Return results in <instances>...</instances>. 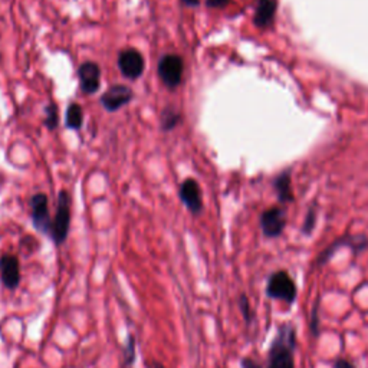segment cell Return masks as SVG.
I'll return each mask as SVG.
<instances>
[{
    "label": "cell",
    "instance_id": "6da1fadb",
    "mask_svg": "<svg viewBox=\"0 0 368 368\" xmlns=\"http://www.w3.org/2000/svg\"><path fill=\"white\" fill-rule=\"evenodd\" d=\"M297 349V332L289 322L278 327V334L272 341L267 368H295L293 352Z\"/></svg>",
    "mask_w": 368,
    "mask_h": 368
},
{
    "label": "cell",
    "instance_id": "3957f363",
    "mask_svg": "<svg viewBox=\"0 0 368 368\" xmlns=\"http://www.w3.org/2000/svg\"><path fill=\"white\" fill-rule=\"evenodd\" d=\"M71 225V199L66 191H61L60 199H58V209L52 219V226L49 236L53 239L55 245H62L69 232Z\"/></svg>",
    "mask_w": 368,
    "mask_h": 368
},
{
    "label": "cell",
    "instance_id": "5bb4252c",
    "mask_svg": "<svg viewBox=\"0 0 368 368\" xmlns=\"http://www.w3.org/2000/svg\"><path fill=\"white\" fill-rule=\"evenodd\" d=\"M275 188L279 200L282 203L286 201H292L293 196H292V187H291V179L288 173H282L275 182Z\"/></svg>",
    "mask_w": 368,
    "mask_h": 368
},
{
    "label": "cell",
    "instance_id": "cb8c5ba5",
    "mask_svg": "<svg viewBox=\"0 0 368 368\" xmlns=\"http://www.w3.org/2000/svg\"><path fill=\"white\" fill-rule=\"evenodd\" d=\"M206 3L210 8H223L229 3V0H206Z\"/></svg>",
    "mask_w": 368,
    "mask_h": 368
},
{
    "label": "cell",
    "instance_id": "277c9868",
    "mask_svg": "<svg viewBox=\"0 0 368 368\" xmlns=\"http://www.w3.org/2000/svg\"><path fill=\"white\" fill-rule=\"evenodd\" d=\"M158 75L170 90L179 86L183 77V61L177 55H166L158 64Z\"/></svg>",
    "mask_w": 368,
    "mask_h": 368
},
{
    "label": "cell",
    "instance_id": "8992f818",
    "mask_svg": "<svg viewBox=\"0 0 368 368\" xmlns=\"http://www.w3.org/2000/svg\"><path fill=\"white\" fill-rule=\"evenodd\" d=\"M286 226L285 212L279 208L265 210L260 216V228L267 238H278Z\"/></svg>",
    "mask_w": 368,
    "mask_h": 368
},
{
    "label": "cell",
    "instance_id": "8fae6325",
    "mask_svg": "<svg viewBox=\"0 0 368 368\" xmlns=\"http://www.w3.org/2000/svg\"><path fill=\"white\" fill-rule=\"evenodd\" d=\"M343 246H349L354 249V252H361V250H364L367 246H368V241L364 238V236H347V238H343L340 241L334 242L328 249L323 250V252H321L318 260H317V265H323L327 263L332 255L336 252L338 249L343 247Z\"/></svg>",
    "mask_w": 368,
    "mask_h": 368
},
{
    "label": "cell",
    "instance_id": "ac0fdd59",
    "mask_svg": "<svg viewBox=\"0 0 368 368\" xmlns=\"http://www.w3.org/2000/svg\"><path fill=\"white\" fill-rule=\"evenodd\" d=\"M45 124H47V127L49 130H53L58 125V108H56L55 104H51L47 108V120H45Z\"/></svg>",
    "mask_w": 368,
    "mask_h": 368
},
{
    "label": "cell",
    "instance_id": "ffe728a7",
    "mask_svg": "<svg viewBox=\"0 0 368 368\" xmlns=\"http://www.w3.org/2000/svg\"><path fill=\"white\" fill-rule=\"evenodd\" d=\"M315 220H317V214L314 210H309L308 214H306V219H305V223H304V233L305 234H311L314 228H315Z\"/></svg>",
    "mask_w": 368,
    "mask_h": 368
},
{
    "label": "cell",
    "instance_id": "ba28073f",
    "mask_svg": "<svg viewBox=\"0 0 368 368\" xmlns=\"http://www.w3.org/2000/svg\"><path fill=\"white\" fill-rule=\"evenodd\" d=\"M0 278L3 285L13 291L21 284V265L19 259L13 255H2L0 258Z\"/></svg>",
    "mask_w": 368,
    "mask_h": 368
},
{
    "label": "cell",
    "instance_id": "d4e9b609",
    "mask_svg": "<svg viewBox=\"0 0 368 368\" xmlns=\"http://www.w3.org/2000/svg\"><path fill=\"white\" fill-rule=\"evenodd\" d=\"M183 2L187 5V6H197L200 3V0H183Z\"/></svg>",
    "mask_w": 368,
    "mask_h": 368
},
{
    "label": "cell",
    "instance_id": "2e32d148",
    "mask_svg": "<svg viewBox=\"0 0 368 368\" xmlns=\"http://www.w3.org/2000/svg\"><path fill=\"white\" fill-rule=\"evenodd\" d=\"M123 358H124V367L132 365L136 360V338L134 335H128V340L125 345L123 347Z\"/></svg>",
    "mask_w": 368,
    "mask_h": 368
},
{
    "label": "cell",
    "instance_id": "7402d4cb",
    "mask_svg": "<svg viewBox=\"0 0 368 368\" xmlns=\"http://www.w3.org/2000/svg\"><path fill=\"white\" fill-rule=\"evenodd\" d=\"M334 368H356V367L351 361H348L345 358H336L334 361Z\"/></svg>",
    "mask_w": 368,
    "mask_h": 368
},
{
    "label": "cell",
    "instance_id": "44dd1931",
    "mask_svg": "<svg viewBox=\"0 0 368 368\" xmlns=\"http://www.w3.org/2000/svg\"><path fill=\"white\" fill-rule=\"evenodd\" d=\"M318 306H319V301L315 302L314 305V309H312V317H311V331L314 334V336H318L319 335V317H318Z\"/></svg>",
    "mask_w": 368,
    "mask_h": 368
},
{
    "label": "cell",
    "instance_id": "7a4b0ae2",
    "mask_svg": "<svg viewBox=\"0 0 368 368\" xmlns=\"http://www.w3.org/2000/svg\"><path fill=\"white\" fill-rule=\"evenodd\" d=\"M267 295L272 299L293 304L298 297V289L291 275L285 271L273 272L267 284Z\"/></svg>",
    "mask_w": 368,
    "mask_h": 368
},
{
    "label": "cell",
    "instance_id": "5b68a950",
    "mask_svg": "<svg viewBox=\"0 0 368 368\" xmlns=\"http://www.w3.org/2000/svg\"><path fill=\"white\" fill-rule=\"evenodd\" d=\"M29 206H31V217H32V223L34 226L42 232V233H51V226H52V219L49 214L48 209V197L45 195H35L31 201H29Z\"/></svg>",
    "mask_w": 368,
    "mask_h": 368
},
{
    "label": "cell",
    "instance_id": "d6986e66",
    "mask_svg": "<svg viewBox=\"0 0 368 368\" xmlns=\"http://www.w3.org/2000/svg\"><path fill=\"white\" fill-rule=\"evenodd\" d=\"M179 119H180L179 114L171 112V111H166L164 112V116H163V127H164V130L174 128L175 125H177Z\"/></svg>",
    "mask_w": 368,
    "mask_h": 368
},
{
    "label": "cell",
    "instance_id": "30bf717a",
    "mask_svg": "<svg viewBox=\"0 0 368 368\" xmlns=\"http://www.w3.org/2000/svg\"><path fill=\"white\" fill-rule=\"evenodd\" d=\"M180 199L186 204V208L193 214H199L203 210L200 187L193 179H188L182 184Z\"/></svg>",
    "mask_w": 368,
    "mask_h": 368
},
{
    "label": "cell",
    "instance_id": "52a82bcc",
    "mask_svg": "<svg viewBox=\"0 0 368 368\" xmlns=\"http://www.w3.org/2000/svg\"><path fill=\"white\" fill-rule=\"evenodd\" d=\"M119 66L125 78L137 79L144 71V60L141 53L136 49H125L120 53Z\"/></svg>",
    "mask_w": 368,
    "mask_h": 368
},
{
    "label": "cell",
    "instance_id": "9c48e42d",
    "mask_svg": "<svg viewBox=\"0 0 368 368\" xmlns=\"http://www.w3.org/2000/svg\"><path fill=\"white\" fill-rule=\"evenodd\" d=\"M132 99V91L125 85H112L110 90L101 97V104L107 111H119Z\"/></svg>",
    "mask_w": 368,
    "mask_h": 368
},
{
    "label": "cell",
    "instance_id": "e0dca14e",
    "mask_svg": "<svg viewBox=\"0 0 368 368\" xmlns=\"http://www.w3.org/2000/svg\"><path fill=\"white\" fill-rule=\"evenodd\" d=\"M239 308H241V312H242L246 323L252 322L254 315H252V311H250V304H249V299H247V297L245 295V293H243V295H241V298H239Z\"/></svg>",
    "mask_w": 368,
    "mask_h": 368
},
{
    "label": "cell",
    "instance_id": "4fadbf2b",
    "mask_svg": "<svg viewBox=\"0 0 368 368\" xmlns=\"http://www.w3.org/2000/svg\"><path fill=\"white\" fill-rule=\"evenodd\" d=\"M276 2L275 0H259L255 10V25L258 27H268L275 18Z\"/></svg>",
    "mask_w": 368,
    "mask_h": 368
},
{
    "label": "cell",
    "instance_id": "603a6c76",
    "mask_svg": "<svg viewBox=\"0 0 368 368\" xmlns=\"http://www.w3.org/2000/svg\"><path fill=\"white\" fill-rule=\"evenodd\" d=\"M241 365H242V368H263L258 361H255L252 358H243Z\"/></svg>",
    "mask_w": 368,
    "mask_h": 368
},
{
    "label": "cell",
    "instance_id": "484cf974",
    "mask_svg": "<svg viewBox=\"0 0 368 368\" xmlns=\"http://www.w3.org/2000/svg\"><path fill=\"white\" fill-rule=\"evenodd\" d=\"M151 368H164V365H163V364H160V363H153Z\"/></svg>",
    "mask_w": 368,
    "mask_h": 368
},
{
    "label": "cell",
    "instance_id": "9a60e30c",
    "mask_svg": "<svg viewBox=\"0 0 368 368\" xmlns=\"http://www.w3.org/2000/svg\"><path fill=\"white\" fill-rule=\"evenodd\" d=\"M66 125L72 130H78L82 125V108L78 104H71L68 107Z\"/></svg>",
    "mask_w": 368,
    "mask_h": 368
},
{
    "label": "cell",
    "instance_id": "7c38bea8",
    "mask_svg": "<svg viewBox=\"0 0 368 368\" xmlns=\"http://www.w3.org/2000/svg\"><path fill=\"white\" fill-rule=\"evenodd\" d=\"M78 73H79L81 88L85 94H94L98 91L101 71H99V66L97 64L85 62L79 68Z\"/></svg>",
    "mask_w": 368,
    "mask_h": 368
}]
</instances>
